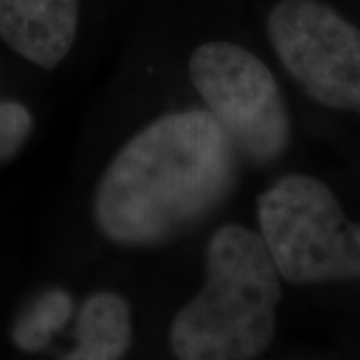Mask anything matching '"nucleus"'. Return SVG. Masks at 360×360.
<instances>
[{"mask_svg": "<svg viewBox=\"0 0 360 360\" xmlns=\"http://www.w3.org/2000/svg\"><path fill=\"white\" fill-rule=\"evenodd\" d=\"M72 310L75 300L63 288H52L39 295L14 322V347L28 354L44 350L70 321Z\"/></svg>", "mask_w": 360, "mask_h": 360, "instance_id": "6e6552de", "label": "nucleus"}, {"mask_svg": "<svg viewBox=\"0 0 360 360\" xmlns=\"http://www.w3.org/2000/svg\"><path fill=\"white\" fill-rule=\"evenodd\" d=\"M283 276L260 232L222 224L205 252V283L170 322L179 360H257L272 345Z\"/></svg>", "mask_w": 360, "mask_h": 360, "instance_id": "f03ea898", "label": "nucleus"}, {"mask_svg": "<svg viewBox=\"0 0 360 360\" xmlns=\"http://www.w3.org/2000/svg\"><path fill=\"white\" fill-rule=\"evenodd\" d=\"M32 116L25 104L4 101L0 103V162L13 158L30 136Z\"/></svg>", "mask_w": 360, "mask_h": 360, "instance_id": "1a4fd4ad", "label": "nucleus"}, {"mask_svg": "<svg viewBox=\"0 0 360 360\" xmlns=\"http://www.w3.org/2000/svg\"><path fill=\"white\" fill-rule=\"evenodd\" d=\"M266 34L281 65L314 103L360 112V28L322 0H278Z\"/></svg>", "mask_w": 360, "mask_h": 360, "instance_id": "39448f33", "label": "nucleus"}, {"mask_svg": "<svg viewBox=\"0 0 360 360\" xmlns=\"http://www.w3.org/2000/svg\"><path fill=\"white\" fill-rule=\"evenodd\" d=\"M78 0H0V39L40 68H56L72 51Z\"/></svg>", "mask_w": 360, "mask_h": 360, "instance_id": "423d86ee", "label": "nucleus"}, {"mask_svg": "<svg viewBox=\"0 0 360 360\" xmlns=\"http://www.w3.org/2000/svg\"><path fill=\"white\" fill-rule=\"evenodd\" d=\"M188 77L236 155L264 167L288 150L292 124L283 90L255 52L210 40L191 54Z\"/></svg>", "mask_w": 360, "mask_h": 360, "instance_id": "20e7f679", "label": "nucleus"}, {"mask_svg": "<svg viewBox=\"0 0 360 360\" xmlns=\"http://www.w3.org/2000/svg\"><path fill=\"white\" fill-rule=\"evenodd\" d=\"M77 345L63 360H122L132 345V312L124 296L90 295L78 310Z\"/></svg>", "mask_w": 360, "mask_h": 360, "instance_id": "0eeeda50", "label": "nucleus"}, {"mask_svg": "<svg viewBox=\"0 0 360 360\" xmlns=\"http://www.w3.org/2000/svg\"><path fill=\"white\" fill-rule=\"evenodd\" d=\"M236 150L217 118L167 112L134 132L94 188L92 219L115 245L155 246L206 219L231 193Z\"/></svg>", "mask_w": 360, "mask_h": 360, "instance_id": "f257e3e1", "label": "nucleus"}, {"mask_svg": "<svg viewBox=\"0 0 360 360\" xmlns=\"http://www.w3.org/2000/svg\"><path fill=\"white\" fill-rule=\"evenodd\" d=\"M258 226L274 266L290 284L360 281V222L309 174H286L258 196Z\"/></svg>", "mask_w": 360, "mask_h": 360, "instance_id": "7ed1b4c3", "label": "nucleus"}]
</instances>
